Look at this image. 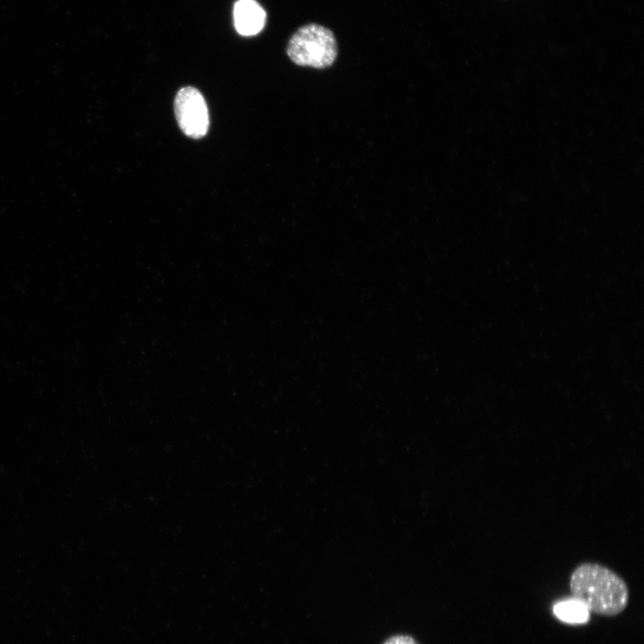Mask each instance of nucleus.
<instances>
[{
    "instance_id": "nucleus-3",
    "label": "nucleus",
    "mask_w": 644,
    "mask_h": 644,
    "mask_svg": "<svg viewBox=\"0 0 644 644\" xmlns=\"http://www.w3.org/2000/svg\"><path fill=\"white\" fill-rule=\"evenodd\" d=\"M174 113L180 129L192 139L206 135L209 127L207 103L193 87L182 88L174 98Z\"/></svg>"
},
{
    "instance_id": "nucleus-1",
    "label": "nucleus",
    "mask_w": 644,
    "mask_h": 644,
    "mask_svg": "<svg viewBox=\"0 0 644 644\" xmlns=\"http://www.w3.org/2000/svg\"><path fill=\"white\" fill-rule=\"evenodd\" d=\"M572 597L592 613L604 616L621 614L629 603L624 580L610 568L597 563L579 564L570 577Z\"/></svg>"
},
{
    "instance_id": "nucleus-4",
    "label": "nucleus",
    "mask_w": 644,
    "mask_h": 644,
    "mask_svg": "<svg viewBox=\"0 0 644 644\" xmlns=\"http://www.w3.org/2000/svg\"><path fill=\"white\" fill-rule=\"evenodd\" d=\"M233 21L239 34L253 36L264 28L266 12L255 0H237L233 8Z\"/></svg>"
},
{
    "instance_id": "nucleus-5",
    "label": "nucleus",
    "mask_w": 644,
    "mask_h": 644,
    "mask_svg": "<svg viewBox=\"0 0 644 644\" xmlns=\"http://www.w3.org/2000/svg\"><path fill=\"white\" fill-rule=\"evenodd\" d=\"M555 615L566 623L581 624L589 620V611L573 597L557 601L553 606Z\"/></svg>"
},
{
    "instance_id": "nucleus-2",
    "label": "nucleus",
    "mask_w": 644,
    "mask_h": 644,
    "mask_svg": "<svg viewBox=\"0 0 644 644\" xmlns=\"http://www.w3.org/2000/svg\"><path fill=\"white\" fill-rule=\"evenodd\" d=\"M287 55L298 65L326 68L336 58V40L329 29L315 23L307 24L289 40Z\"/></svg>"
},
{
    "instance_id": "nucleus-6",
    "label": "nucleus",
    "mask_w": 644,
    "mask_h": 644,
    "mask_svg": "<svg viewBox=\"0 0 644 644\" xmlns=\"http://www.w3.org/2000/svg\"><path fill=\"white\" fill-rule=\"evenodd\" d=\"M383 644H419L412 637L408 635H395L387 639Z\"/></svg>"
}]
</instances>
